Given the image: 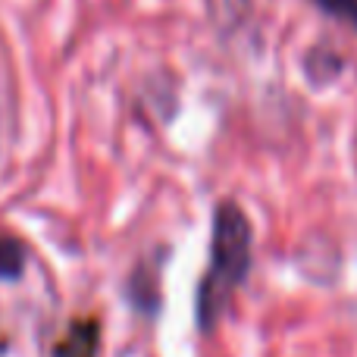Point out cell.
<instances>
[{
    "instance_id": "obj_4",
    "label": "cell",
    "mask_w": 357,
    "mask_h": 357,
    "mask_svg": "<svg viewBox=\"0 0 357 357\" xmlns=\"http://www.w3.org/2000/svg\"><path fill=\"white\" fill-rule=\"evenodd\" d=\"M22 270H25L22 245L16 238H10V235H0V279L13 282V279L22 276Z\"/></svg>"
},
{
    "instance_id": "obj_5",
    "label": "cell",
    "mask_w": 357,
    "mask_h": 357,
    "mask_svg": "<svg viewBox=\"0 0 357 357\" xmlns=\"http://www.w3.org/2000/svg\"><path fill=\"white\" fill-rule=\"evenodd\" d=\"M317 6H320L326 16L339 19V22L351 25V29L357 31V0H314Z\"/></svg>"
},
{
    "instance_id": "obj_6",
    "label": "cell",
    "mask_w": 357,
    "mask_h": 357,
    "mask_svg": "<svg viewBox=\"0 0 357 357\" xmlns=\"http://www.w3.org/2000/svg\"><path fill=\"white\" fill-rule=\"evenodd\" d=\"M0 151H3V107H0Z\"/></svg>"
},
{
    "instance_id": "obj_3",
    "label": "cell",
    "mask_w": 357,
    "mask_h": 357,
    "mask_svg": "<svg viewBox=\"0 0 357 357\" xmlns=\"http://www.w3.org/2000/svg\"><path fill=\"white\" fill-rule=\"evenodd\" d=\"M94 354H98V326L94 323L73 326L66 345L60 348V357H94Z\"/></svg>"
},
{
    "instance_id": "obj_1",
    "label": "cell",
    "mask_w": 357,
    "mask_h": 357,
    "mask_svg": "<svg viewBox=\"0 0 357 357\" xmlns=\"http://www.w3.org/2000/svg\"><path fill=\"white\" fill-rule=\"evenodd\" d=\"M251 220L235 201H222L213 213V238H210V266L197 289V326L213 333L216 323L229 310L235 289L251 270Z\"/></svg>"
},
{
    "instance_id": "obj_2",
    "label": "cell",
    "mask_w": 357,
    "mask_h": 357,
    "mask_svg": "<svg viewBox=\"0 0 357 357\" xmlns=\"http://www.w3.org/2000/svg\"><path fill=\"white\" fill-rule=\"evenodd\" d=\"M129 295L132 301H135L138 310H144V314H154L157 304H160V291H157V266H138L135 276H132L129 282Z\"/></svg>"
}]
</instances>
